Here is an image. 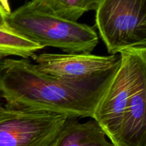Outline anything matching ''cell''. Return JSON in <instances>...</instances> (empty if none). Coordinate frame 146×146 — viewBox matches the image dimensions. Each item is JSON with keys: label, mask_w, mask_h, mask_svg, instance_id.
<instances>
[{"label": "cell", "mask_w": 146, "mask_h": 146, "mask_svg": "<svg viewBox=\"0 0 146 146\" xmlns=\"http://www.w3.org/2000/svg\"><path fill=\"white\" fill-rule=\"evenodd\" d=\"M99 0H30L29 6L38 11L72 21L88 11L96 10Z\"/></svg>", "instance_id": "obj_9"}, {"label": "cell", "mask_w": 146, "mask_h": 146, "mask_svg": "<svg viewBox=\"0 0 146 146\" xmlns=\"http://www.w3.org/2000/svg\"><path fill=\"white\" fill-rule=\"evenodd\" d=\"M146 72L138 78L114 146H146Z\"/></svg>", "instance_id": "obj_7"}, {"label": "cell", "mask_w": 146, "mask_h": 146, "mask_svg": "<svg viewBox=\"0 0 146 146\" xmlns=\"http://www.w3.org/2000/svg\"><path fill=\"white\" fill-rule=\"evenodd\" d=\"M0 6L3 9V10H4L7 15H9L11 12L9 0H0Z\"/></svg>", "instance_id": "obj_11"}, {"label": "cell", "mask_w": 146, "mask_h": 146, "mask_svg": "<svg viewBox=\"0 0 146 146\" xmlns=\"http://www.w3.org/2000/svg\"><path fill=\"white\" fill-rule=\"evenodd\" d=\"M6 58H0V75L4 70L6 66Z\"/></svg>", "instance_id": "obj_13"}, {"label": "cell", "mask_w": 146, "mask_h": 146, "mask_svg": "<svg viewBox=\"0 0 146 146\" xmlns=\"http://www.w3.org/2000/svg\"><path fill=\"white\" fill-rule=\"evenodd\" d=\"M104 130L94 119L81 123L67 118L54 146H113Z\"/></svg>", "instance_id": "obj_8"}, {"label": "cell", "mask_w": 146, "mask_h": 146, "mask_svg": "<svg viewBox=\"0 0 146 146\" xmlns=\"http://www.w3.org/2000/svg\"><path fill=\"white\" fill-rule=\"evenodd\" d=\"M119 56V66L92 117L113 146L137 81L146 72V47L128 48Z\"/></svg>", "instance_id": "obj_3"}, {"label": "cell", "mask_w": 146, "mask_h": 146, "mask_svg": "<svg viewBox=\"0 0 146 146\" xmlns=\"http://www.w3.org/2000/svg\"><path fill=\"white\" fill-rule=\"evenodd\" d=\"M7 15L1 7L0 6V27H7V21H6V19H7Z\"/></svg>", "instance_id": "obj_12"}, {"label": "cell", "mask_w": 146, "mask_h": 146, "mask_svg": "<svg viewBox=\"0 0 146 146\" xmlns=\"http://www.w3.org/2000/svg\"><path fill=\"white\" fill-rule=\"evenodd\" d=\"M7 27L38 45L66 53H91L98 43L92 27L38 11L26 3L7 19Z\"/></svg>", "instance_id": "obj_2"}, {"label": "cell", "mask_w": 146, "mask_h": 146, "mask_svg": "<svg viewBox=\"0 0 146 146\" xmlns=\"http://www.w3.org/2000/svg\"><path fill=\"white\" fill-rule=\"evenodd\" d=\"M0 98H1V96H0ZM7 108L1 104V101H0V117L2 116V115L7 112Z\"/></svg>", "instance_id": "obj_14"}, {"label": "cell", "mask_w": 146, "mask_h": 146, "mask_svg": "<svg viewBox=\"0 0 146 146\" xmlns=\"http://www.w3.org/2000/svg\"><path fill=\"white\" fill-rule=\"evenodd\" d=\"M43 48L8 27H0V58L13 56L29 59Z\"/></svg>", "instance_id": "obj_10"}, {"label": "cell", "mask_w": 146, "mask_h": 146, "mask_svg": "<svg viewBox=\"0 0 146 146\" xmlns=\"http://www.w3.org/2000/svg\"><path fill=\"white\" fill-rule=\"evenodd\" d=\"M67 118L7 108L0 117V146H54Z\"/></svg>", "instance_id": "obj_5"}, {"label": "cell", "mask_w": 146, "mask_h": 146, "mask_svg": "<svg viewBox=\"0 0 146 146\" xmlns=\"http://www.w3.org/2000/svg\"><path fill=\"white\" fill-rule=\"evenodd\" d=\"M96 26L110 55L146 47V0H99Z\"/></svg>", "instance_id": "obj_4"}, {"label": "cell", "mask_w": 146, "mask_h": 146, "mask_svg": "<svg viewBox=\"0 0 146 146\" xmlns=\"http://www.w3.org/2000/svg\"><path fill=\"white\" fill-rule=\"evenodd\" d=\"M118 66L95 78L66 81L41 72L30 59L6 58L0 75V96L9 109L92 118Z\"/></svg>", "instance_id": "obj_1"}, {"label": "cell", "mask_w": 146, "mask_h": 146, "mask_svg": "<svg viewBox=\"0 0 146 146\" xmlns=\"http://www.w3.org/2000/svg\"><path fill=\"white\" fill-rule=\"evenodd\" d=\"M41 72L66 81H84L104 75L120 64V56L91 53H42L31 58Z\"/></svg>", "instance_id": "obj_6"}]
</instances>
